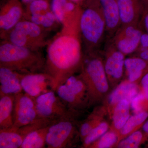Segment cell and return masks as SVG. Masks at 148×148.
<instances>
[{"instance_id": "cell-34", "label": "cell", "mask_w": 148, "mask_h": 148, "mask_svg": "<svg viewBox=\"0 0 148 148\" xmlns=\"http://www.w3.org/2000/svg\"><path fill=\"white\" fill-rule=\"evenodd\" d=\"M143 129L145 135L148 136V120L143 125Z\"/></svg>"}, {"instance_id": "cell-21", "label": "cell", "mask_w": 148, "mask_h": 148, "mask_svg": "<svg viewBox=\"0 0 148 148\" xmlns=\"http://www.w3.org/2000/svg\"><path fill=\"white\" fill-rule=\"evenodd\" d=\"M50 125L39 127L30 132L24 138L20 148L45 147L47 135Z\"/></svg>"}, {"instance_id": "cell-35", "label": "cell", "mask_w": 148, "mask_h": 148, "mask_svg": "<svg viewBox=\"0 0 148 148\" xmlns=\"http://www.w3.org/2000/svg\"><path fill=\"white\" fill-rule=\"evenodd\" d=\"M71 1L77 4L82 5L83 4L86 0H71Z\"/></svg>"}, {"instance_id": "cell-4", "label": "cell", "mask_w": 148, "mask_h": 148, "mask_svg": "<svg viewBox=\"0 0 148 148\" xmlns=\"http://www.w3.org/2000/svg\"><path fill=\"white\" fill-rule=\"evenodd\" d=\"M79 75L86 85L90 103L98 101L108 91V79L98 51L86 53Z\"/></svg>"}, {"instance_id": "cell-19", "label": "cell", "mask_w": 148, "mask_h": 148, "mask_svg": "<svg viewBox=\"0 0 148 148\" xmlns=\"http://www.w3.org/2000/svg\"><path fill=\"white\" fill-rule=\"evenodd\" d=\"M139 92V88L135 82L125 81L122 82L111 93L109 97V102L111 105L115 106L120 101L125 99L130 103Z\"/></svg>"}, {"instance_id": "cell-3", "label": "cell", "mask_w": 148, "mask_h": 148, "mask_svg": "<svg viewBox=\"0 0 148 148\" xmlns=\"http://www.w3.org/2000/svg\"><path fill=\"white\" fill-rule=\"evenodd\" d=\"M46 59L40 51L32 50L2 40L0 44V67L19 73L45 72Z\"/></svg>"}, {"instance_id": "cell-5", "label": "cell", "mask_w": 148, "mask_h": 148, "mask_svg": "<svg viewBox=\"0 0 148 148\" xmlns=\"http://www.w3.org/2000/svg\"><path fill=\"white\" fill-rule=\"evenodd\" d=\"M47 32L38 25L23 19L1 38L15 45L40 51L49 41Z\"/></svg>"}, {"instance_id": "cell-29", "label": "cell", "mask_w": 148, "mask_h": 148, "mask_svg": "<svg viewBox=\"0 0 148 148\" xmlns=\"http://www.w3.org/2000/svg\"><path fill=\"white\" fill-rule=\"evenodd\" d=\"M133 53L135 56L148 62V34L146 32L143 33L138 48Z\"/></svg>"}, {"instance_id": "cell-30", "label": "cell", "mask_w": 148, "mask_h": 148, "mask_svg": "<svg viewBox=\"0 0 148 148\" xmlns=\"http://www.w3.org/2000/svg\"><path fill=\"white\" fill-rule=\"evenodd\" d=\"M98 124V121L95 117L89 118L82 125L80 128L79 133L81 138L84 139Z\"/></svg>"}, {"instance_id": "cell-11", "label": "cell", "mask_w": 148, "mask_h": 148, "mask_svg": "<svg viewBox=\"0 0 148 148\" xmlns=\"http://www.w3.org/2000/svg\"><path fill=\"white\" fill-rule=\"evenodd\" d=\"M12 128L31 124L39 119L36 108L35 98L22 92L14 95Z\"/></svg>"}, {"instance_id": "cell-9", "label": "cell", "mask_w": 148, "mask_h": 148, "mask_svg": "<svg viewBox=\"0 0 148 148\" xmlns=\"http://www.w3.org/2000/svg\"><path fill=\"white\" fill-rule=\"evenodd\" d=\"M23 19L38 25L47 32L60 24L51 11L50 1L47 0L34 1L24 5Z\"/></svg>"}, {"instance_id": "cell-23", "label": "cell", "mask_w": 148, "mask_h": 148, "mask_svg": "<svg viewBox=\"0 0 148 148\" xmlns=\"http://www.w3.org/2000/svg\"><path fill=\"white\" fill-rule=\"evenodd\" d=\"M130 103L127 100H122L115 106L113 123L115 128L120 130L130 118Z\"/></svg>"}, {"instance_id": "cell-15", "label": "cell", "mask_w": 148, "mask_h": 148, "mask_svg": "<svg viewBox=\"0 0 148 148\" xmlns=\"http://www.w3.org/2000/svg\"><path fill=\"white\" fill-rule=\"evenodd\" d=\"M122 25L141 21L147 4L143 0H117Z\"/></svg>"}, {"instance_id": "cell-28", "label": "cell", "mask_w": 148, "mask_h": 148, "mask_svg": "<svg viewBox=\"0 0 148 148\" xmlns=\"http://www.w3.org/2000/svg\"><path fill=\"white\" fill-rule=\"evenodd\" d=\"M118 136L113 131L106 132L100 138L95 147L99 148H108L112 147L116 143Z\"/></svg>"}, {"instance_id": "cell-36", "label": "cell", "mask_w": 148, "mask_h": 148, "mask_svg": "<svg viewBox=\"0 0 148 148\" xmlns=\"http://www.w3.org/2000/svg\"><path fill=\"white\" fill-rule=\"evenodd\" d=\"M36 1H38V0H21V2L23 3L24 5H27V4L29 3ZM47 1H51V0H47Z\"/></svg>"}, {"instance_id": "cell-24", "label": "cell", "mask_w": 148, "mask_h": 148, "mask_svg": "<svg viewBox=\"0 0 148 148\" xmlns=\"http://www.w3.org/2000/svg\"><path fill=\"white\" fill-rule=\"evenodd\" d=\"M148 117V112L145 111L135 114L130 117L124 126L120 130V134L123 136L128 135L142 125Z\"/></svg>"}, {"instance_id": "cell-20", "label": "cell", "mask_w": 148, "mask_h": 148, "mask_svg": "<svg viewBox=\"0 0 148 148\" xmlns=\"http://www.w3.org/2000/svg\"><path fill=\"white\" fill-rule=\"evenodd\" d=\"M124 68L128 80L135 82L141 79L148 71V62L137 56L130 57L125 59Z\"/></svg>"}, {"instance_id": "cell-27", "label": "cell", "mask_w": 148, "mask_h": 148, "mask_svg": "<svg viewBox=\"0 0 148 148\" xmlns=\"http://www.w3.org/2000/svg\"><path fill=\"white\" fill-rule=\"evenodd\" d=\"M145 136L140 131H135L126 139L122 140L118 147L121 148H138L144 140Z\"/></svg>"}, {"instance_id": "cell-33", "label": "cell", "mask_w": 148, "mask_h": 148, "mask_svg": "<svg viewBox=\"0 0 148 148\" xmlns=\"http://www.w3.org/2000/svg\"><path fill=\"white\" fill-rule=\"evenodd\" d=\"M140 22L144 31L148 34V5L146 6Z\"/></svg>"}, {"instance_id": "cell-6", "label": "cell", "mask_w": 148, "mask_h": 148, "mask_svg": "<svg viewBox=\"0 0 148 148\" xmlns=\"http://www.w3.org/2000/svg\"><path fill=\"white\" fill-rule=\"evenodd\" d=\"M36 108L40 118L58 121L60 120L73 119L75 111L64 104L54 90H51L35 98Z\"/></svg>"}, {"instance_id": "cell-17", "label": "cell", "mask_w": 148, "mask_h": 148, "mask_svg": "<svg viewBox=\"0 0 148 148\" xmlns=\"http://www.w3.org/2000/svg\"><path fill=\"white\" fill-rule=\"evenodd\" d=\"M0 94L15 95L22 92L19 73L0 67Z\"/></svg>"}, {"instance_id": "cell-10", "label": "cell", "mask_w": 148, "mask_h": 148, "mask_svg": "<svg viewBox=\"0 0 148 148\" xmlns=\"http://www.w3.org/2000/svg\"><path fill=\"white\" fill-rule=\"evenodd\" d=\"M73 119L60 120L49 126L46 145L49 148H65L71 145L77 133Z\"/></svg>"}, {"instance_id": "cell-26", "label": "cell", "mask_w": 148, "mask_h": 148, "mask_svg": "<svg viewBox=\"0 0 148 148\" xmlns=\"http://www.w3.org/2000/svg\"><path fill=\"white\" fill-rule=\"evenodd\" d=\"M69 0H51L50 1L51 11L59 24H62L65 20L67 13L66 6Z\"/></svg>"}, {"instance_id": "cell-13", "label": "cell", "mask_w": 148, "mask_h": 148, "mask_svg": "<svg viewBox=\"0 0 148 148\" xmlns=\"http://www.w3.org/2000/svg\"><path fill=\"white\" fill-rule=\"evenodd\" d=\"M105 49L104 69L108 80L116 82L123 75L125 55L117 49L108 39Z\"/></svg>"}, {"instance_id": "cell-12", "label": "cell", "mask_w": 148, "mask_h": 148, "mask_svg": "<svg viewBox=\"0 0 148 148\" xmlns=\"http://www.w3.org/2000/svg\"><path fill=\"white\" fill-rule=\"evenodd\" d=\"M21 0H5L0 8L1 38L24 18V7Z\"/></svg>"}, {"instance_id": "cell-14", "label": "cell", "mask_w": 148, "mask_h": 148, "mask_svg": "<svg viewBox=\"0 0 148 148\" xmlns=\"http://www.w3.org/2000/svg\"><path fill=\"white\" fill-rule=\"evenodd\" d=\"M21 84L24 92L36 98L52 89V79L45 72L34 73H19Z\"/></svg>"}, {"instance_id": "cell-32", "label": "cell", "mask_w": 148, "mask_h": 148, "mask_svg": "<svg viewBox=\"0 0 148 148\" xmlns=\"http://www.w3.org/2000/svg\"><path fill=\"white\" fill-rule=\"evenodd\" d=\"M141 86L143 95L148 101V71L144 74L141 79Z\"/></svg>"}, {"instance_id": "cell-25", "label": "cell", "mask_w": 148, "mask_h": 148, "mask_svg": "<svg viewBox=\"0 0 148 148\" xmlns=\"http://www.w3.org/2000/svg\"><path fill=\"white\" fill-rule=\"evenodd\" d=\"M108 125L103 122L99 123L83 139L84 145L85 147H89L98 139L102 137L108 129Z\"/></svg>"}, {"instance_id": "cell-1", "label": "cell", "mask_w": 148, "mask_h": 148, "mask_svg": "<svg viewBox=\"0 0 148 148\" xmlns=\"http://www.w3.org/2000/svg\"><path fill=\"white\" fill-rule=\"evenodd\" d=\"M82 7L66 13L60 31L47 45L45 72L52 78L54 91L81 67L82 45L79 29Z\"/></svg>"}, {"instance_id": "cell-37", "label": "cell", "mask_w": 148, "mask_h": 148, "mask_svg": "<svg viewBox=\"0 0 148 148\" xmlns=\"http://www.w3.org/2000/svg\"><path fill=\"white\" fill-rule=\"evenodd\" d=\"M143 1L146 3V4H148V0H143Z\"/></svg>"}, {"instance_id": "cell-16", "label": "cell", "mask_w": 148, "mask_h": 148, "mask_svg": "<svg viewBox=\"0 0 148 148\" xmlns=\"http://www.w3.org/2000/svg\"><path fill=\"white\" fill-rule=\"evenodd\" d=\"M106 24V34L110 39L121 26L117 0H98Z\"/></svg>"}, {"instance_id": "cell-18", "label": "cell", "mask_w": 148, "mask_h": 148, "mask_svg": "<svg viewBox=\"0 0 148 148\" xmlns=\"http://www.w3.org/2000/svg\"><path fill=\"white\" fill-rule=\"evenodd\" d=\"M14 95L0 94V130L13 127Z\"/></svg>"}, {"instance_id": "cell-2", "label": "cell", "mask_w": 148, "mask_h": 148, "mask_svg": "<svg viewBox=\"0 0 148 148\" xmlns=\"http://www.w3.org/2000/svg\"><path fill=\"white\" fill-rule=\"evenodd\" d=\"M82 5L79 29L85 53L98 51L106 34V20L98 0H86Z\"/></svg>"}, {"instance_id": "cell-31", "label": "cell", "mask_w": 148, "mask_h": 148, "mask_svg": "<svg viewBox=\"0 0 148 148\" xmlns=\"http://www.w3.org/2000/svg\"><path fill=\"white\" fill-rule=\"evenodd\" d=\"M145 100H146L145 98L142 91L138 92L133 98L130 102V105L135 113L138 114L143 112L142 104Z\"/></svg>"}, {"instance_id": "cell-22", "label": "cell", "mask_w": 148, "mask_h": 148, "mask_svg": "<svg viewBox=\"0 0 148 148\" xmlns=\"http://www.w3.org/2000/svg\"><path fill=\"white\" fill-rule=\"evenodd\" d=\"M24 139L16 129L0 130L1 148H20Z\"/></svg>"}, {"instance_id": "cell-8", "label": "cell", "mask_w": 148, "mask_h": 148, "mask_svg": "<svg viewBox=\"0 0 148 148\" xmlns=\"http://www.w3.org/2000/svg\"><path fill=\"white\" fill-rule=\"evenodd\" d=\"M145 32L141 22L122 25L110 39L116 47L125 56L136 51Z\"/></svg>"}, {"instance_id": "cell-7", "label": "cell", "mask_w": 148, "mask_h": 148, "mask_svg": "<svg viewBox=\"0 0 148 148\" xmlns=\"http://www.w3.org/2000/svg\"><path fill=\"white\" fill-rule=\"evenodd\" d=\"M56 91L61 101L73 111L84 108L90 103L86 85L79 75L70 77Z\"/></svg>"}]
</instances>
